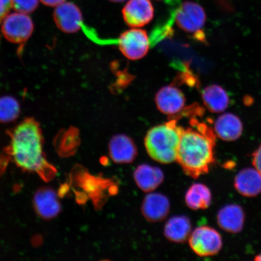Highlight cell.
<instances>
[{
	"instance_id": "6da1fadb",
	"label": "cell",
	"mask_w": 261,
	"mask_h": 261,
	"mask_svg": "<svg viewBox=\"0 0 261 261\" xmlns=\"http://www.w3.org/2000/svg\"><path fill=\"white\" fill-rule=\"evenodd\" d=\"M191 128L182 130L177 161L186 174L197 178L207 174L215 162L214 130L195 117Z\"/></svg>"
},
{
	"instance_id": "7a4b0ae2",
	"label": "cell",
	"mask_w": 261,
	"mask_h": 261,
	"mask_svg": "<svg viewBox=\"0 0 261 261\" xmlns=\"http://www.w3.org/2000/svg\"><path fill=\"white\" fill-rule=\"evenodd\" d=\"M42 145L41 129L34 119L24 120L11 132V155L16 164L25 171L42 174L47 169Z\"/></svg>"
},
{
	"instance_id": "3957f363",
	"label": "cell",
	"mask_w": 261,
	"mask_h": 261,
	"mask_svg": "<svg viewBox=\"0 0 261 261\" xmlns=\"http://www.w3.org/2000/svg\"><path fill=\"white\" fill-rule=\"evenodd\" d=\"M184 129L177 125L175 119H171L168 122L150 129L145 139V148L149 155L163 164L177 161Z\"/></svg>"
},
{
	"instance_id": "277c9868",
	"label": "cell",
	"mask_w": 261,
	"mask_h": 261,
	"mask_svg": "<svg viewBox=\"0 0 261 261\" xmlns=\"http://www.w3.org/2000/svg\"><path fill=\"white\" fill-rule=\"evenodd\" d=\"M174 19L181 30L193 35L198 41L205 40L202 29L206 21V14L200 5L192 2H184L176 9Z\"/></svg>"
},
{
	"instance_id": "5b68a950",
	"label": "cell",
	"mask_w": 261,
	"mask_h": 261,
	"mask_svg": "<svg viewBox=\"0 0 261 261\" xmlns=\"http://www.w3.org/2000/svg\"><path fill=\"white\" fill-rule=\"evenodd\" d=\"M191 249L199 256L216 255L223 248V240L218 231L210 226L195 228L189 237Z\"/></svg>"
},
{
	"instance_id": "8992f818",
	"label": "cell",
	"mask_w": 261,
	"mask_h": 261,
	"mask_svg": "<svg viewBox=\"0 0 261 261\" xmlns=\"http://www.w3.org/2000/svg\"><path fill=\"white\" fill-rule=\"evenodd\" d=\"M2 32L12 43L23 44L31 37L34 24L30 16L21 12L12 13L3 19Z\"/></svg>"
},
{
	"instance_id": "52a82bcc",
	"label": "cell",
	"mask_w": 261,
	"mask_h": 261,
	"mask_svg": "<svg viewBox=\"0 0 261 261\" xmlns=\"http://www.w3.org/2000/svg\"><path fill=\"white\" fill-rule=\"evenodd\" d=\"M118 46L126 58L130 60H139L148 54L149 38L147 32L142 29H130L120 36Z\"/></svg>"
},
{
	"instance_id": "ba28073f",
	"label": "cell",
	"mask_w": 261,
	"mask_h": 261,
	"mask_svg": "<svg viewBox=\"0 0 261 261\" xmlns=\"http://www.w3.org/2000/svg\"><path fill=\"white\" fill-rule=\"evenodd\" d=\"M154 9L150 0H129L122 9V16L129 27H143L152 20Z\"/></svg>"
},
{
	"instance_id": "9c48e42d",
	"label": "cell",
	"mask_w": 261,
	"mask_h": 261,
	"mask_svg": "<svg viewBox=\"0 0 261 261\" xmlns=\"http://www.w3.org/2000/svg\"><path fill=\"white\" fill-rule=\"evenodd\" d=\"M155 100L160 112L171 116V119L178 117L186 103L184 93L177 87L173 86H165L160 89L156 94Z\"/></svg>"
},
{
	"instance_id": "30bf717a",
	"label": "cell",
	"mask_w": 261,
	"mask_h": 261,
	"mask_svg": "<svg viewBox=\"0 0 261 261\" xmlns=\"http://www.w3.org/2000/svg\"><path fill=\"white\" fill-rule=\"evenodd\" d=\"M54 18L57 27L67 34H74L83 28V14L73 3L64 2L57 6Z\"/></svg>"
},
{
	"instance_id": "8fae6325",
	"label": "cell",
	"mask_w": 261,
	"mask_h": 261,
	"mask_svg": "<svg viewBox=\"0 0 261 261\" xmlns=\"http://www.w3.org/2000/svg\"><path fill=\"white\" fill-rule=\"evenodd\" d=\"M246 215L243 208L237 204H228L218 212V226L226 232L236 234L243 230Z\"/></svg>"
},
{
	"instance_id": "7c38bea8",
	"label": "cell",
	"mask_w": 261,
	"mask_h": 261,
	"mask_svg": "<svg viewBox=\"0 0 261 261\" xmlns=\"http://www.w3.org/2000/svg\"><path fill=\"white\" fill-rule=\"evenodd\" d=\"M34 203L38 214L45 219L56 217L61 210L57 192L50 188L39 189L34 195Z\"/></svg>"
},
{
	"instance_id": "4fadbf2b",
	"label": "cell",
	"mask_w": 261,
	"mask_h": 261,
	"mask_svg": "<svg viewBox=\"0 0 261 261\" xmlns=\"http://www.w3.org/2000/svg\"><path fill=\"white\" fill-rule=\"evenodd\" d=\"M141 210L146 220L151 222L161 221L168 216L170 203L164 195L150 193L145 197Z\"/></svg>"
},
{
	"instance_id": "5bb4252c",
	"label": "cell",
	"mask_w": 261,
	"mask_h": 261,
	"mask_svg": "<svg viewBox=\"0 0 261 261\" xmlns=\"http://www.w3.org/2000/svg\"><path fill=\"white\" fill-rule=\"evenodd\" d=\"M109 154L116 163H129L135 159L137 148L133 140L128 136L118 135L113 137L109 143Z\"/></svg>"
},
{
	"instance_id": "9a60e30c",
	"label": "cell",
	"mask_w": 261,
	"mask_h": 261,
	"mask_svg": "<svg viewBox=\"0 0 261 261\" xmlns=\"http://www.w3.org/2000/svg\"><path fill=\"white\" fill-rule=\"evenodd\" d=\"M234 187L244 197H256L261 193V174L254 168H245L234 177Z\"/></svg>"
},
{
	"instance_id": "2e32d148",
	"label": "cell",
	"mask_w": 261,
	"mask_h": 261,
	"mask_svg": "<svg viewBox=\"0 0 261 261\" xmlns=\"http://www.w3.org/2000/svg\"><path fill=\"white\" fill-rule=\"evenodd\" d=\"M215 135L226 142L236 141L243 132V123L232 113H225L216 120L214 124Z\"/></svg>"
},
{
	"instance_id": "e0dca14e",
	"label": "cell",
	"mask_w": 261,
	"mask_h": 261,
	"mask_svg": "<svg viewBox=\"0 0 261 261\" xmlns=\"http://www.w3.org/2000/svg\"><path fill=\"white\" fill-rule=\"evenodd\" d=\"M134 178L137 185L145 192H152L162 184L164 174L161 169L146 164L136 168Z\"/></svg>"
},
{
	"instance_id": "ac0fdd59",
	"label": "cell",
	"mask_w": 261,
	"mask_h": 261,
	"mask_svg": "<svg viewBox=\"0 0 261 261\" xmlns=\"http://www.w3.org/2000/svg\"><path fill=\"white\" fill-rule=\"evenodd\" d=\"M204 105L214 113L224 112L229 104V97L223 87L214 84L206 87L202 91Z\"/></svg>"
},
{
	"instance_id": "d6986e66",
	"label": "cell",
	"mask_w": 261,
	"mask_h": 261,
	"mask_svg": "<svg viewBox=\"0 0 261 261\" xmlns=\"http://www.w3.org/2000/svg\"><path fill=\"white\" fill-rule=\"evenodd\" d=\"M192 225L189 218L185 215L172 217L165 226V236L172 242H185L191 233Z\"/></svg>"
},
{
	"instance_id": "ffe728a7",
	"label": "cell",
	"mask_w": 261,
	"mask_h": 261,
	"mask_svg": "<svg viewBox=\"0 0 261 261\" xmlns=\"http://www.w3.org/2000/svg\"><path fill=\"white\" fill-rule=\"evenodd\" d=\"M212 200L211 191L207 186L201 184L192 185L185 195V201L192 210H206Z\"/></svg>"
},
{
	"instance_id": "44dd1931",
	"label": "cell",
	"mask_w": 261,
	"mask_h": 261,
	"mask_svg": "<svg viewBox=\"0 0 261 261\" xmlns=\"http://www.w3.org/2000/svg\"><path fill=\"white\" fill-rule=\"evenodd\" d=\"M20 114V106L18 100L11 96L0 97V122L14 121Z\"/></svg>"
},
{
	"instance_id": "7402d4cb",
	"label": "cell",
	"mask_w": 261,
	"mask_h": 261,
	"mask_svg": "<svg viewBox=\"0 0 261 261\" xmlns=\"http://www.w3.org/2000/svg\"><path fill=\"white\" fill-rule=\"evenodd\" d=\"M39 0H12V7L16 12L30 14L38 6Z\"/></svg>"
},
{
	"instance_id": "603a6c76",
	"label": "cell",
	"mask_w": 261,
	"mask_h": 261,
	"mask_svg": "<svg viewBox=\"0 0 261 261\" xmlns=\"http://www.w3.org/2000/svg\"><path fill=\"white\" fill-rule=\"evenodd\" d=\"M12 7V0H0V23Z\"/></svg>"
},
{
	"instance_id": "cb8c5ba5",
	"label": "cell",
	"mask_w": 261,
	"mask_h": 261,
	"mask_svg": "<svg viewBox=\"0 0 261 261\" xmlns=\"http://www.w3.org/2000/svg\"><path fill=\"white\" fill-rule=\"evenodd\" d=\"M252 164L253 167L261 174V144L253 153Z\"/></svg>"
},
{
	"instance_id": "d4e9b609",
	"label": "cell",
	"mask_w": 261,
	"mask_h": 261,
	"mask_svg": "<svg viewBox=\"0 0 261 261\" xmlns=\"http://www.w3.org/2000/svg\"><path fill=\"white\" fill-rule=\"evenodd\" d=\"M40 1L45 5L54 7V6L61 5L65 2V0H40Z\"/></svg>"
},
{
	"instance_id": "484cf974",
	"label": "cell",
	"mask_w": 261,
	"mask_h": 261,
	"mask_svg": "<svg viewBox=\"0 0 261 261\" xmlns=\"http://www.w3.org/2000/svg\"><path fill=\"white\" fill-rule=\"evenodd\" d=\"M254 260L257 261H261V253L259 254H257V255L254 257Z\"/></svg>"
},
{
	"instance_id": "4316f807",
	"label": "cell",
	"mask_w": 261,
	"mask_h": 261,
	"mask_svg": "<svg viewBox=\"0 0 261 261\" xmlns=\"http://www.w3.org/2000/svg\"><path fill=\"white\" fill-rule=\"evenodd\" d=\"M109 1L114 2V3H121L125 2V0H109Z\"/></svg>"
},
{
	"instance_id": "83f0119b",
	"label": "cell",
	"mask_w": 261,
	"mask_h": 261,
	"mask_svg": "<svg viewBox=\"0 0 261 261\" xmlns=\"http://www.w3.org/2000/svg\"><path fill=\"white\" fill-rule=\"evenodd\" d=\"M156 1H162V0H156Z\"/></svg>"
}]
</instances>
